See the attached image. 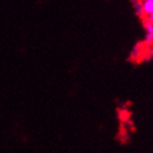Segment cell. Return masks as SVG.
Instances as JSON below:
<instances>
[{
  "label": "cell",
  "mask_w": 153,
  "mask_h": 153,
  "mask_svg": "<svg viewBox=\"0 0 153 153\" xmlns=\"http://www.w3.org/2000/svg\"><path fill=\"white\" fill-rule=\"evenodd\" d=\"M144 28V46L146 48L153 47V25L146 18L142 19Z\"/></svg>",
  "instance_id": "1"
},
{
  "label": "cell",
  "mask_w": 153,
  "mask_h": 153,
  "mask_svg": "<svg viewBox=\"0 0 153 153\" xmlns=\"http://www.w3.org/2000/svg\"><path fill=\"white\" fill-rule=\"evenodd\" d=\"M142 2V10L144 18L149 17L153 13V0H141Z\"/></svg>",
  "instance_id": "2"
},
{
  "label": "cell",
  "mask_w": 153,
  "mask_h": 153,
  "mask_svg": "<svg viewBox=\"0 0 153 153\" xmlns=\"http://www.w3.org/2000/svg\"><path fill=\"white\" fill-rule=\"evenodd\" d=\"M132 4H133V9L135 11V15L138 16L139 18L143 19L144 15H143V10H142V2L141 0H132Z\"/></svg>",
  "instance_id": "3"
},
{
  "label": "cell",
  "mask_w": 153,
  "mask_h": 153,
  "mask_svg": "<svg viewBox=\"0 0 153 153\" xmlns=\"http://www.w3.org/2000/svg\"><path fill=\"white\" fill-rule=\"evenodd\" d=\"M146 19L149 20L150 22H151V23L153 25V13H152V15H150L149 17H146Z\"/></svg>",
  "instance_id": "4"
}]
</instances>
